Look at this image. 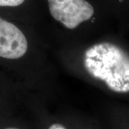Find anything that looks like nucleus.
<instances>
[{
    "mask_svg": "<svg viewBox=\"0 0 129 129\" xmlns=\"http://www.w3.org/2000/svg\"><path fill=\"white\" fill-rule=\"evenodd\" d=\"M84 66L112 91L129 92V54L119 46L110 42L94 45L85 51Z\"/></svg>",
    "mask_w": 129,
    "mask_h": 129,
    "instance_id": "f257e3e1",
    "label": "nucleus"
},
{
    "mask_svg": "<svg viewBox=\"0 0 129 129\" xmlns=\"http://www.w3.org/2000/svg\"><path fill=\"white\" fill-rule=\"evenodd\" d=\"M52 17L69 29L91 19L95 8L88 0H47Z\"/></svg>",
    "mask_w": 129,
    "mask_h": 129,
    "instance_id": "f03ea898",
    "label": "nucleus"
},
{
    "mask_svg": "<svg viewBox=\"0 0 129 129\" xmlns=\"http://www.w3.org/2000/svg\"><path fill=\"white\" fill-rule=\"evenodd\" d=\"M28 42L25 35L14 24L0 17V57L14 60L25 55Z\"/></svg>",
    "mask_w": 129,
    "mask_h": 129,
    "instance_id": "7ed1b4c3",
    "label": "nucleus"
},
{
    "mask_svg": "<svg viewBox=\"0 0 129 129\" xmlns=\"http://www.w3.org/2000/svg\"><path fill=\"white\" fill-rule=\"evenodd\" d=\"M26 0H0V7H17L22 5Z\"/></svg>",
    "mask_w": 129,
    "mask_h": 129,
    "instance_id": "20e7f679",
    "label": "nucleus"
},
{
    "mask_svg": "<svg viewBox=\"0 0 129 129\" xmlns=\"http://www.w3.org/2000/svg\"><path fill=\"white\" fill-rule=\"evenodd\" d=\"M48 129H65L62 125H60V124H53V125H52L51 126H50V128Z\"/></svg>",
    "mask_w": 129,
    "mask_h": 129,
    "instance_id": "39448f33",
    "label": "nucleus"
},
{
    "mask_svg": "<svg viewBox=\"0 0 129 129\" xmlns=\"http://www.w3.org/2000/svg\"><path fill=\"white\" fill-rule=\"evenodd\" d=\"M6 129H17V128H6Z\"/></svg>",
    "mask_w": 129,
    "mask_h": 129,
    "instance_id": "423d86ee",
    "label": "nucleus"
}]
</instances>
